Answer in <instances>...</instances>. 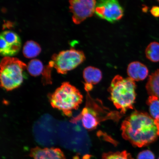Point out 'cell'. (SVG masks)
Here are the masks:
<instances>
[{
  "mask_svg": "<svg viewBox=\"0 0 159 159\" xmlns=\"http://www.w3.org/2000/svg\"><path fill=\"white\" fill-rule=\"evenodd\" d=\"M53 68L50 63L49 62L48 65L45 66L44 71L42 74V81L43 84H51L52 83L51 74Z\"/></svg>",
  "mask_w": 159,
  "mask_h": 159,
  "instance_id": "cell-19",
  "label": "cell"
},
{
  "mask_svg": "<svg viewBox=\"0 0 159 159\" xmlns=\"http://www.w3.org/2000/svg\"><path fill=\"white\" fill-rule=\"evenodd\" d=\"M83 76L85 81L84 89L87 92H89L92 90L93 85L98 84L100 82L102 75L101 71L98 68L89 66L83 70Z\"/></svg>",
  "mask_w": 159,
  "mask_h": 159,
  "instance_id": "cell-10",
  "label": "cell"
},
{
  "mask_svg": "<svg viewBox=\"0 0 159 159\" xmlns=\"http://www.w3.org/2000/svg\"><path fill=\"white\" fill-rule=\"evenodd\" d=\"M80 120L82 121L83 126L85 129L92 130L96 129L101 121L104 120V119L100 116L98 111L93 108L88 102L86 103V107L83 108L80 114L71 119L70 122L76 124Z\"/></svg>",
  "mask_w": 159,
  "mask_h": 159,
  "instance_id": "cell-8",
  "label": "cell"
},
{
  "mask_svg": "<svg viewBox=\"0 0 159 159\" xmlns=\"http://www.w3.org/2000/svg\"><path fill=\"white\" fill-rule=\"evenodd\" d=\"M1 36L4 39L14 54L16 55L21 47V40L19 36L14 32L8 30L2 32Z\"/></svg>",
  "mask_w": 159,
  "mask_h": 159,
  "instance_id": "cell-12",
  "label": "cell"
},
{
  "mask_svg": "<svg viewBox=\"0 0 159 159\" xmlns=\"http://www.w3.org/2000/svg\"><path fill=\"white\" fill-rule=\"evenodd\" d=\"M95 13L99 18L115 23L122 19L124 10L118 0H98Z\"/></svg>",
  "mask_w": 159,
  "mask_h": 159,
  "instance_id": "cell-6",
  "label": "cell"
},
{
  "mask_svg": "<svg viewBox=\"0 0 159 159\" xmlns=\"http://www.w3.org/2000/svg\"><path fill=\"white\" fill-rule=\"evenodd\" d=\"M84 53L81 51L71 48L54 54L49 62L59 74H66L84 62Z\"/></svg>",
  "mask_w": 159,
  "mask_h": 159,
  "instance_id": "cell-5",
  "label": "cell"
},
{
  "mask_svg": "<svg viewBox=\"0 0 159 159\" xmlns=\"http://www.w3.org/2000/svg\"><path fill=\"white\" fill-rule=\"evenodd\" d=\"M127 73L129 78L138 81L146 79L148 76L149 70L146 65L139 61H135L129 65Z\"/></svg>",
  "mask_w": 159,
  "mask_h": 159,
  "instance_id": "cell-11",
  "label": "cell"
},
{
  "mask_svg": "<svg viewBox=\"0 0 159 159\" xmlns=\"http://www.w3.org/2000/svg\"><path fill=\"white\" fill-rule=\"evenodd\" d=\"M146 89L150 96L153 95L159 98V69L149 76Z\"/></svg>",
  "mask_w": 159,
  "mask_h": 159,
  "instance_id": "cell-13",
  "label": "cell"
},
{
  "mask_svg": "<svg viewBox=\"0 0 159 159\" xmlns=\"http://www.w3.org/2000/svg\"><path fill=\"white\" fill-rule=\"evenodd\" d=\"M30 156L34 159H66L60 149L53 148H42L35 147L31 149Z\"/></svg>",
  "mask_w": 159,
  "mask_h": 159,
  "instance_id": "cell-9",
  "label": "cell"
},
{
  "mask_svg": "<svg viewBox=\"0 0 159 159\" xmlns=\"http://www.w3.org/2000/svg\"><path fill=\"white\" fill-rule=\"evenodd\" d=\"M147 104L149 107L150 116L155 120L159 119V98L151 95L147 100Z\"/></svg>",
  "mask_w": 159,
  "mask_h": 159,
  "instance_id": "cell-17",
  "label": "cell"
},
{
  "mask_svg": "<svg viewBox=\"0 0 159 159\" xmlns=\"http://www.w3.org/2000/svg\"><path fill=\"white\" fill-rule=\"evenodd\" d=\"M147 58L152 62L159 61V43L153 42L149 44L145 51Z\"/></svg>",
  "mask_w": 159,
  "mask_h": 159,
  "instance_id": "cell-16",
  "label": "cell"
},
{
  "mask_svg": "<svg viewBox=\"0 0 159 159\" xmlns=\"http://www.w3.org/2000/svg\"><path fill=\"white\" fill-rule=\"evenodd\" d=\"M45 66L42 62L37 59L31 60L27 66V70L31 76L37 77L43 74Z\"/></svg>",
  "mask_w": 159,
  "mask_h": 159,
  "instance_id": "cell-15",
  "label": "cell"
},
{
  "mask_svg": "<svg viewBox=\"0 0 159 159\" xmlns=\"http://www.w3.org/2000/svg\"><path fill=\"white\" fill-rule=\"evenodd\" d=\"M123 138L138 148L148 146L159 136L154 119L148 113L135 111L121 125Z\"/></svg>",
  "mask_w": 159,
  "mask_h": 159,
  "instance_id": "cell-1",
  "label": "cell"
},
{
  "mask_svg": "<svg viewBox=\"0 0 159 159\" xmlns=\"http://www.w3.org/2000/svg\"><path fill=\"white\" fill-rule=\"evenodd\" d=\"M150 12L152 16L156 17H159V7L154 6L150 10Z\"/></svg>",
  "mask_w": 159,
  "mask_h": 159,
  "instance_id": "cell-21",
  "label": "cell"
},
{
  "mask_svg": "<svg viewBox=\"0 0 159 159\" xmlns=\"http://www.w3.org/2000/svg\"><path fill=\"white\" fill-rule=\"evenodd\" d=\"M136 85L135 81L128 77L116 75L112 79L109 88L110 99L116 108L124 114L134 109L136 98Z\"/></svg>",
  "mask_w": 159,
  "mask_h": 159,
  "instance_id": "cell-2",
  "label": "cell"
},
{
  "mask_svg": "<svg viewBox=\"0 0 159 159\" xmlns=\"http://www.w3.org/2000/svg\"><path fill=\"white\" fill-rule=\"evenodd\" d=\"M101 159H134L126 151L122 152H109L103 154Z\"/></svg>",
  "mask_w": 159,
  "mask_h": 159,
  "instance_id": "cell-18",
  "label": "cell"
},
{
  "mask_svg": "<svg viewBox=\"0 0 159 159\" xmlns=\"http://www.w3.org/2000/svg\"><path fill=\"white\" fill-rule=\"evenodd\" d=\"M157 1L159 2V0H157Z\"/></svg>",
  "mask_w": 159,
  "mask_h": 159,
  "instance_id": "cell-24",
  "label": "cell"
},
{
  "mask_svg": "<svg viewBox=\"0 0 159 159\" xmlns=\"http://www.w3.org/2000/svg\"><path fill=\"white\" fill-rule=\"evenodd\" d=\"M1 86L7 91L18 88L23 83L27 65L16 57H4L1 62Z\"/></svg>",
  "mask_w": 159,
  "mask_h": 159,
  "instance_id": "cell-4",
  "label": "cell"
},
{
  "mask_svg": "<svg viewBox=\"0 0 159 159\" xmlns=\"http://www.w3.org/2000/svg\"><path fill=\"white\" fill-rule=\"evenodd\" d=\"M69 9L72 13V20L79 25L95 13L96 0H69Z\"/></svg>",
  "mask_w": 159,
  "mask_h": 159,
  "instance_id": "cell-7",
  "label": "cell"
},
{
  "mask_svg": "<svg viewBox=\"0 0 159 159\" xmlns=\"http://www.w3.org/2000/svg\"><path fill=\"white\" fill-rule=\"evenodd\" d=\"M91 155L89 154L84 155L82 157H80L79 155L77 154L73 157V159H91Z\"/></svg>",
  "mask_w": 159,
  "mask_h": 159,
  "instance_id": "cell-22",
  "label": "cell"
},
{
  "mask_svg": "<svg viewBox=\"0 0 159 159\" xmlns=\"http://www.w3.org/2000/svg\"><path fill=\"white\" fill-rule=\"evenodd\" d=\"M40 46L36 42L29 41L24 46L23 53L25 57L30 59L37 57L41 52Z\"/></svg>",
  "mask_w": 159,
  "mask_h": 159,
  "instance_id": "cell-14",
  "label": "cell"
},
{
  "mask_svg": "<svg viewBox=\"0 0 159 159\" xmlns=\"http://www.w3.org/2000/svg\"><path fill=\"white\" fill-rule=\"evenodd\" d=\"M155 123L156 125L158 131V134L159 136V119H157L155 120Z\"/></svg>",
  "mask_w": 159,
  "mask_h": 159,
  "instance_id": "cell-23",
  "label": "cell"
},
{
  "mask_svg": "<svg viewBox=\"0 0 159 159\" xmlns=\"http://www.w3.org/2000/svg\"><path fill=\"white\" fill-rule=\"evenodd\" d=\"M158 159H159V158H158Z\"/></svg>",
  "mask_w": 159,
  "mask_h": 159,
  "instance_id": "cell-25",
  "label": "cell"
},
{
  "mask_svg": "<svg viewBox=\"0 0 159 159\" xmlns=\"http://www.w3.org/2000/svg\"><path fill=\"white\" fill-rule=\"evenodd\" d=\"M51 106L58 109L66 116H72L82 103L83 96L76 87L68 82H63L54 92L48 95Z\"/></svg>",
  "mask_w": 159,
  "mask_h": 159,
  "instance_id": "cell-3",
  "label": "cell"
},
{
  "mask_svg": "<svg viewBox=\"0 0 159 159\" xmlns=\"http://www.w3.org/2000/svg\"><path fill=\"white\" fill-rule=\"evenodd\" d=\"M137 159H155V157L152 151L146 150L139 153L137 156Z\"/></svg>",
  "mask_w": 159,
  "mask_h": 159,
  "instance_id": "cell-20",
  "label": "cell"
}]
</instances>
